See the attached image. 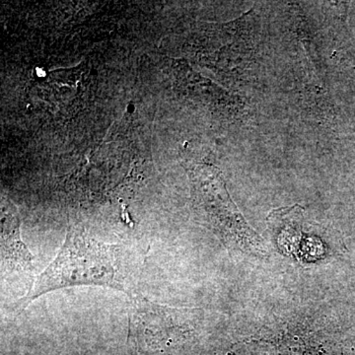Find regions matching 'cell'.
<instances>
[{"mask_svg":"<svg viewBox=\"0 0 355 355\" xmlns=\"http://www.w3.org/2000/svg\"><path fill=\"white\" fill-rule=\"evenodd\" d=\"M200 312L153 302L137 293L128 308V342L137 355H156L200 323Z\"/></svg>","mask_w":355,"mask_h":355,"instance_id":"7a4b0ae2","label":"cell"},{"mask_svg":"<svg viewBox=\"0 0 355 355\" xmlns=\"http://www.w3.org/2000/svg\"><path fill=\"white\" fill-rule=\"evenodd\" d=\"M125 248L97 241L83 231L69 229L57 256L16 303V309H26L49 292L79 286L109 287L130 297L137 292Z\"/></svg>","mask_w":355,"mask_h":355,"instance_id":"6da1fadb","label":"cell"},{"mask_svg":"<svg viewBox=\"0 0 355 355\" xmlns=\"http://www.w3.org/2000/svg\"><path fill=\"white\" fill-rule=\"evenodd\" d=\"M1 260L8 270L34 275L35 257L21 238L20 222L16 217L2 224Z\"/></svg>","mask_w":355,"mask_h":355,"instance_id":"277c9868","label":"cell"},{"mask_svg":"<svg viewBox=\"0 0 355 355\" xmlns=\"http://www.w3.org/2000/svg\"><path fill=\"white\" fill-rule=\"evenodd\" d=\"M303 209L299 205L272 210L268 216V228L282 253L297 260L314 261L328 254V246L320 238L302 230Z\"/></svg>","mask_w":355,"mask_h":355,"instance_id":"3957f363","label":"cell"}]
</instances>
